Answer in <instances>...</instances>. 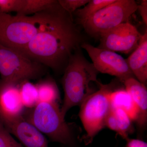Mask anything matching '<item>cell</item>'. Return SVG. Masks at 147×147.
<instances>
[{
	"instance_id": "6da1fadb",
	"label": "cell",
	"mask_w": 147,
	"mask_h": 147,
	"mask_svg": "<svg viewBox=\"0 0 147 147\" xmlns=\"http://www.w3.org/2000/svg\"><path fill=\"white\" fill-rule=\"evenodd\" d=\"M81 41L72 16L57 1L46 10L42 28L20 52L44 66L59 70L65 67Z\"/></svg>"
},
{
	"instance_id": "7a4b0ae2",
	"label": "cell",
	"mask_w": 147,
	"mask_h": 147,
	"mask_svg": "<svg viewBox=\"0 0 147 147\" xmlns=\"http://www.w3.org/2000/svg\"><path fill=\"white\" fill-rule=\"evenodd\" d=\"M98 72L92 63L84 57L76 49L69 57L65 68L62 79L64 96L60 108L63 117L71 108L79 106L93 93L90 86L92 82H99L97 77Z\"/></svg>"
},
{
	"instance_id": "3957f363",
	"label": "cell",
	"mask_w": 147,
	"mask_h": 147,
	"mask_svg": "<svg viewBox=\"0 0 147 147\" xmlns=\"http://www.w3.org/2000/svg\"><path fill=\"white\" fill-rule=\"evenodd\" d=\"M23 117L53 142L65 145L73 144L72 129L62 116L58 102H39L25 110Z\"/></svg>"
},
{
	"instance_id": "277c9868",
	"label": "cell",
	"mask_w": 147,
	"mask_h": 147,
	"mask_svg": "<svg viewBox=\"0 0 147 147\" xmlns=\"http://www.w3.org/2000/svg\"><path fill=\"white\" fill-rule=\"evenodd\" d=\"M45 11L31 16L0 12V43L21 51L42 28Z\"/></svg>"
},
{
	"instance_id": "5b68a950",
	"label": "cell",
	"mask_w": 147,
	"mask_h": 147,
	"mask_svg": "<svg viewBox=\"0 0 147 147\" xmlns=\"http://www.w3.org/2000/svg\"><path fill=\"white\" fill-rule=\"evenodd\" d=\"M113 90V83H100L98 90L89 96L80 105L79 116L86 132L82 138L85 145L90 144L105 127V120L111 109L108 95Z\"/></svg>"
},
{
	"instance_id": "8992f818",
	"label": "cell",
	"mask_w": 147,
	"mask_h": 147,
	"mask_svg": "<svg viewBox=\"0 0 147 147\" xmlns=\"http://www.w3.org/2000/svg\"><path fill=\"white\" fill-rule=\"evenodd\" d=\"M44 67L20 51L0 43L1 79L20 82L37 79L45 73Z\"/></svg>"
},
{
	"instance_id": "52a82bcc",
	"label": "cell",
	"mask_w": 147,
	"mask_h": 147,
	"mask_svg": "<svg viewBox=\"0 0 147 147\" xmlns=\"http://www.w3.org/2000/svg\"><path fill=\"white\" fill-rule=\"evenodd\" d=\"M134 0H115L82 23L85 31L90 35L100 37L104 33L123 23L138 9Z\"/></svg>"
},
{
	"instance_id": "ba28073f",
	"label": "cell",
	"mask_w": 147,
	"mask_h": 147,
	"mask_svg": "<svg viewBox=\"0 0 147 147\" xmlns=\"http://www.w3.org/2000/svg\"><path fill=\"white\" fill-rule=\"evenodd\" d=\"M81 47L88 53L98 72L115 76L123 83L128 78L134 77L126 59L115 52L88 43H83Z\"/></svg>"
},
{
	"instance_id": "9c48e42d",
	"label": "cell",
	"mask_w": 147,
	"mask_h": 147,
	"mask_svg": "<svg viewBox=\"0 0 147 147\" xmlns=\"http://www.w3.org/2000/svg\"><path fill=\"white\" fill-rule=\"evenodd\" d=\"M142 36L136 27L126 22L101 35L98 47L114 52L128 54L137 48Z\"/></svg>"
},
{
	"instance_id": "30bf717a",
	"label": "cell",
	"mask_w": 147,
	"mask_h": 147,
	"mask_svg": "<svg viewBox=\"0 0 147 147\" xmlns=\"http://www.w3.org/2000/svg\"><path fill=\"white\" fill-rule=\"evenodd\" d=\"M21 82L0 79V121L1 123L23 116L25 108L20 96Z\"/></svg>"
},
{
	"instance_id": "8fae6325",
	"label": "cell",
	"mask_w": 147,
	"mask_h": 147,
	"mask_svg": "<svg viewBox=\"0 0 147 147\" xmlns=\"http://www.w3.org/2000/svg\"><path fill=\"white\" fill-rule=\"evenodd\" d=\"M2 123L24 147H48L47 139L42 133L26 121L23 116Z\"/></svg>"
},
{
	"instance_id": "7c38bea8",
	"label": "cell",
	"mask_w": 147,
	"mask_h": 147,
	"mask_svg": "<svg viewBox=\"0 0 147 147\" xmlns=\"http://www.w3.org/2000/svg\"><path fill=\"white\" fill-rule=\"evenodd\" d=\"M123 84L138 110V118L135 122L138 128L143 130L146 128L147 122V90L146 85L134 77L127 79Z\"/></svg>"
},
{
	"instance_id": "4fadbf2b",
	"label": "cell",
	"mask_w": 147,
	"mask_h": 147,
	"mask_svg": "<svg viewBox=\"0 0 147 147\" xmlns=\"http://www.w3.org/2000/svg\"><path fill=\"white\" fill-rule=\"evenodd\" d=\"M136 79L146 85L147 82V33L142 35L139 45L126 59Z\"/></svg>"
},
{
	"instance_id": "5bb4252c",
	"label": "cell",
	"mask_w": 147,
	"mask_h": 147,
	"mask_svg": "<svg viewBox=\"0 0 147 147\" xmlns=\"http://www.w3.org/2000/svg\"><path fill=\"white\" fill-rule=\"evenodd\" d=\"M133 121L123 110L110 109L105 122V127L115 131L122 138L126 140L133 132Z\"/></svg>"
},
{
	"instance_id": "9a60e30c",
	"label": "cell",
	"mask_w": 147,
	"mask_h": 147,
	"mask_svg": "<svg viewBox=\"0 0 147 147\" xmlns=\"http://www.w3.org/2000/svg\"><path fill=\"white\" fill-rule=\"evenodd\" d=\"M108 99L111 108L123 110L133 122L136 121L138 110L131 95L125 88L113 90L109 94Z\"/></svg>"
},
{
	"instance_id": "2e32d148",
	"label": "cell",
	"mask_w": 147,
	"mask_h": 147,
	"mask_svg": "<svg viewBox=\"0 0 147 147\" xmlns=\"http://www.w3.org/2000/svg\"><path fill=\"white\" fill-rule=\"evenodd\" d=\"M38 103L40 102H57L59 98V92L56 82L50 78L39 81L36 84Z\"/></svg>"
},
{
	"instance_id": "e0dca14e",
	"label": "cell",
	"mask_w": 147,
	"mask_h": 147,
	"mask_svg": "<svg viewBox=\"0 0 147 147\" xmlns=\"http://www.w3.org/2000/svg\"><path fill=\"white\" fill-rule=\"evenodd\" d=\"M115 1L90 0L83 8L79 9L74 12L77 22L81 25L88 18Z\"/></svg>"
},
{
	"instance_id": "ac0fdd59",
	"label": "cell",
	"mask_w": 147,
	"mask_h": 147,
	"mask_svg": "<svg viewBox=\"0 0 147 147\" xmlns=\"http://www.w3.org/2000/svg\"><path fill=\"white\" fill-rule=\"evenodd\" d=\"M20 94L21 101L25 108L30 109L38 103L36 86L30 81L26 80L20 83Z\"/></svg>"
},
{
	"instance_id": "d6986e66",
	"label": "cell",
	"mask_w": 147,
	"mask_h": 147,
	"mask_svg": "<svg viewBox=\"0 0 147 147\" xmlns=\"http://www.w3.org/2000/svg\"><path fill=\"white\" fill-rule=\"evenodd\" d=\"M55 0H24L21 11L16 15L28 16L47 10L57 2Z\"/></svg>"
},
{
	"instance_id": "ffe728a7",
	"label": "cell",
	"mask_w": 147,
	"mask_h": 147,
	"mask_svg": "<svg viewBox=\"0 0 147 147\" xmlns=\"http://www.w3.org/2000/svg\"><path fill=\"white\" fill-rule=\"evenodd\" d=\"M0 147H25L11 136L0 121Z\"/></svg>"
},
{
	"instance_id": "44dd1931",
	"label": "cell",
	"mask_w": 147,
	"mask_h": 147,
	"mask_svg": "<svg viewBox=\"0 0 147 147\" xmlns=\"http://www.w3.org/2000/svg\"><path fill=\"white\" fill-rule=\"evenodd\" d=\"M24 1V0H0V12H15L18 14L23 7Z\"/></svg>"
},
{
	"instance_id": "7402d4cb",
	"label": "cell",
	"mask_w": 147,
	"mask_h": 147,
	"mask_svg": "<svg viewBox=\"0 0 147 147\" xmlns=\"http://www.w3.org/2000/svg\"><path fill=\"white\" fill-rule=\"evenodd\" d=\"M90 0H59V4L70 16L82 7L85 6Z\"/></svg>"
},
{
	"instance_id": "603a6c76",
	"label": "cell",
	"mask_w": 147,
	"mask_h": 147,
	"mask_svg": "<svg viewBox=\"0 0 147 147\" xmlns=\"http://www.w3.org/2000/svg\"><path fill=\"white\" fill-rule=\"evenodd\" d=\"M125 147H147L146 142L139 139L127 138Z\"/></svg>"
},
{
	"instance_id": "cb8c5ba5",
	"label": "cell",
	"mask_w": 147,
	"mask_h": 147,
	"mask_svg": "<svg viewBox=\"0 0 147 147\" xmlns=\"http://www.w3.org/2000/svg\"><path fill=\"white\" fill-rule=\"evenodd\" d=\"M139 9L142 19L146 25H147V1L143 0L140 5H138Z\"/></svg>"
}]
</instances>
